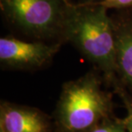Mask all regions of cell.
Segmentation results:
<instances>
[{
	"mask_svg": "<svg viewBox=\"0 0 132 132\" xmlns=\"http://www.w3.org/2000/svg\"><path fill=\"white\" fill-rule=\"evenodd\" d=\"M64 43L22 40L14 36L0 38V63L3 68L36 70L51 62Z\"/></svg>",
	"mask_w": 132,
	"mask_h": 132,
	"instance_id": "obj_4",
	"label": "cell"
},
{
	"mask_svg": "<svg viewBox=\"0 0 132 132\" xmlns=\"http://www.w3.org/2000/svg\"><path fill=\"white\" fill-rule=\"evenodd\" d=\"M116 42V74L132 89V11L111 14Z\"/></svg>",
	"mask_w": 132,
	"mask_h": 132,
	"instance_id": "obj_5",
	"label": "cell"
},
{
	"mask_svg": "<svg viewBox=\"0 0 132 132\" xmlns=\"http://www.w3.org/2000/svg\"><path fill=\"white\" fill-rule=\"evenodd\" d=\"M131 10V11H132V9H131V10Z\"/></svg>",
	"mask_w": 132,
	"mask_h": 132,
	"instance_id": "obj_11",
	"label": "cell"
},
{
	"mask_svg": "<svg viewBox=\"0 0 132 132\" xmlns=\"http://www.w3.org/2000/svg\"><path fill=\"white\" fill-rule=\"evenodd\" d=\"M112 83L114 85V88L116 89L117 94L122 99L123 105H124L126 111H127V115H126L125 119H123V121L124 123L127 131L132 132V97L124 90V89L121 86L120 83L117 80V78Z\"/></svg>",
	"mask_w": 132,
	"mask_h": 132,
	"instance_id": "obj_7",
	"label": "cell"
},
{
	"mask_svg": "<svg viewBox=\"0 0 132 132\" xmlns=\"http://www.w3.org/2000/svg\"><path fill=\"white\" fill-rule=\"evenodd\" d=\"M98 4L74 3L70 10L64 42L70 43L100 70L116 79V42L111 14Z\"/></svg>",
	"mask_w": 132,
	"mask_h": 132,
	"instance_id": "obj_1",
	"label": "cell"
},
{
	"mask_svg": "<svg viewBox=\"0 0 132 132\" xmlns=\"http://www.w3.org/2000/svg\"><path fill=\"white\" fill-rule=\"evenodd\" d=\"M1 132H48V121L40 110L10 102L0 108Z\"/></svg>",
	"mask_w": 132,
	"mask_h": 132,
	"instance_id": "obj_6",
	"label": "cell"
},
{
	"mask_svg": "<svg viewBox=\"0 0 132 132\" xmlns=\"http://www.w3.org/2000/svg\"><path fill=\"white\" fill-rule=\"evenodd\" d=\"M112 109L111 95L101 88L94 72H88L64 85L57 118L66 132H88L107 119Z\"/></svg>",
	"mask_w": 132,
	"mask_h": 132,
	"instance_id": "obj_2",
	"label": "cell"
},
{
	"mask_svg": "<svg viewBox=\"0 0 132 132\" xmlns=\"http://www.w3.org/2000/svg\"><path fill=\"white\" fill-rule=\"evenodd\" d=\"M127 129L123 120L112 121L108 119L93 128L88 132H127Z\"/></svg>",
	"mask_w": 132,
	"mask_h": 132,
	"instance_id": "obj_8",
	"label": "cell"
},
{
	"mask_svg": "<svg viewBox=\"0 0 132 132\" xmlns=\"http://www.w3.org/2000/svg\"><path fill=\"white\" fill-rule=\"evenodd\" d=\"M71 0H0L3 18L11 29L32 40L64 42Z\"/></svg>",
	"mask_w": 132,
	"mask_h": 132,
	"instance_id": "obj_3",
	"label": "cell"
},
{
	"mask_svg": "<svg viewBox=\"0 0 132 132\" xmlns=\"http://www.w3.org/2000/svg\"><path fill=\"white\" fill-rule=\"evenodd\" d=\"M98 4L105 7L108 10H126L132 9V0H102L96 4Z\"/></svg>",
	"mask_w": 132,
	"mask_h": 132,
	"instance_id": "obj_9",
	"label": "cell"
},
{
	"mask_svg": "<svg viewBox=\"0 0 132 132\" xmlns=\"http://www.w3.org/2000/svg\"><path fill=\"white\" fill-rule=\"evenodd\" d=\"M102 0H78L77 3H80V4H96V3H99Z\"/></svg>",
	"mask_w": 132,
	"mask_h": 132,
	"instance_id": "obj_10",
	"label": "cell"
}]
</instances>
